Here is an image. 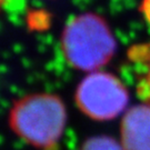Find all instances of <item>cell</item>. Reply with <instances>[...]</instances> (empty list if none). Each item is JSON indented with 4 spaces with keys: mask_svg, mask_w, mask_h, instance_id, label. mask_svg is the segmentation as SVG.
Listing matches in <instances>:
<instances>
[{
    "mask_svg": "<svg viewBox=\"0 0 150 150\" xmlns=\"http://www.w3.org/2000/svg\"><path fill=\"white\" fill-rule=\"evenodd\" d=\"M76 101L88 117L105 121L122 112L129 96L116 77L106 72H92L80 82L76 92Z\"/></svg>",
    "mask_w": 150,
    "mask_h": 150,
    "instance_id": "cell-3",
    "label": "cell"
},
{
    "mask_svg": "<svg viewBox=\"0 0 150 150\" xmlns=\"http://www.w3.org/2000/svg\"><path fill=\"white\" fill-rule=\"evenodd\" d=\"M142 12L150 23V0H142Z\"/></svg>",
    "mask_w": 150,
    "mask_h": 150,
    "instance_id": "cell-7",
    "label": "cell"
},
{
    "mask_svg": "<svg viewBox=\"0 0 150 150\" xmlns=\"http://www.w3.org/2000/svg\"><path fill=\"white\" fill-rule=\"evenodd\" d=\"M2 1H4V0H2Z\"/></svg>",
    "mask_w": 150,
    "mask_h": 150,
    "instance_id": "cell-8",
    "label": "cell"
},
{
    "mask_svg": "<svg viewBox=\"0 0 150 150\" xmlns=\"http://www.w3.org/2000/svg\"><path fill=\"white\" fill-rule=\"evenodd\" d=\"M136 56L145 59V69L138 79L137 92L140 99L150 106V45L141 47L140 50H134V57Z\"/></svg>",
    "mask_w": 150,
    "mask_h": 150,
    "instance_id": "cell-5",
    "label": "cell"
},
{
    "mask_svg": "<svg viewBox=\"0 0 150 150\" xmlns=\"http://www.w3.org/2000/svg\"><path fill=\"white\" fill-rule=\"evenodd\" d=\"M67 121L64 102L49 93L22 98L11 109L10 126L21 139L41 150H54Z\"/></svg>",
    "mask_w": 150,
    "mask_h": 150,
    "instance_id": "cell-1",
    "label": "cell"
},
{
    "mask_svg": "<svg viewBox=\"0 0 150 150\" xmlns=\"http://www.w3.org/2000/svg\"><path fill=\"white\" fill-rule=\"evenodd\" d=\"M80 150H125L121 142H117L110 137H93L87 140Z\"/></svg>",
    "mask_w": 150,
    "mask_h": 150,
    "instance_id": "cell-6",
    "label": "cell"
},
{
    "mask_svg": "<svg viewBox=\"0 0 150 150\" xmlns=\"http://www.w3.org/2000/svg\"><path fill=\"white\" fill-rule=\"evenodd\" d=\"M116 43L100 17L86 13L67 25L62 35V51L72 67L95 70L111 59Z\"/></svg>",
    "mask_w": 150,
    "mask_h": 150,
    "instance_id": "cell-2",
    "label": "cell"
},
{
    "mask_svg": "<svg viewBox=\"0 0 150 150\" xmlns=\"http://www.w3.org/2000/svg\"><path fill=\"white\" fill-rule=\"evenodd\" d=\"M121 145L125 150H150V106L129 109L121 122Z\"/></svg>",
    "mask_w": 150,
    "mask_h": 150,
    "instance_id": "cell-4",
    "label": "cell"
}]
</instances>
